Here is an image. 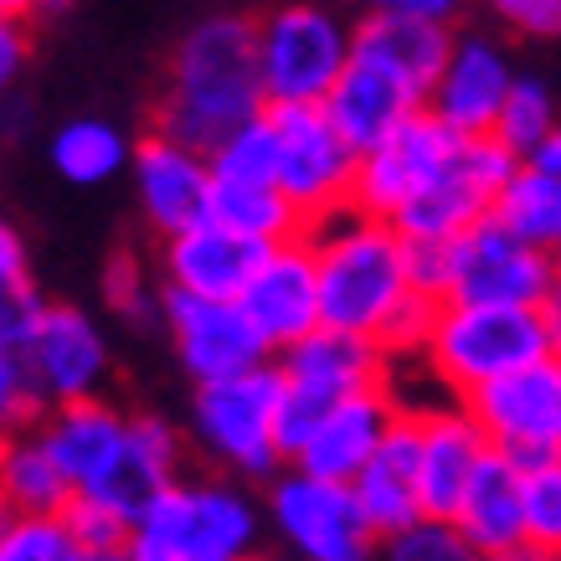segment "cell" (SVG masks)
Returning <instances> with one entry per match:
<instances>
[{
	"label": "cell",
	"mask_w": 561,
	"mask_h": 561,
	"mask_svg": "<svg viewBox=\"0 0 561 561\" xmlns=\"http://www.w3.org/2000/svg\"><path fill=\"white\" fill-rule=\"evenodd\" d=\"M263 108L268 93L257 78L253 16H206L175 42L171 83L154 103V129L211 150L221 135H232Z\"/></svg>",
	"instance_id": "6da1fadb"
},
{
	"label": "cell",
	"mask_w": 561,
	"mask_h": 561,
	"mask_svg": "<svg viewBox=\"0 0 561 561\" xmlns=\"http://www.w3.org/2000/svg\"><path fill=\"white\" fill-rule=\"evenodd\" d=\"M314 273H320V324L356 330L381 345V330L412 294V248L408 232L387 217L345 206L309 227Z\"/></svg>",
	"instance_id": "7a4b0ae2"
},
{
	"label": "cell",
	"mask_w": 561,
	"mask_h": 561,
	"mask_svg": "<svg viewBox=\"0 0 561 561\" xmlns=\"http://www.w3.org/2000/svg\"><path fill=\"white\" fill-rule=\"evenodd\" d=\"M263 541V505L232 479H171L135 515V561H248Z\"/></svg>",
	"instance_id": "3957f363"
},
{
	"label": "cell",
	"mask_w": 561,
	"mask_h": 561,
	"mask_svg": "<svg viewBox=\"0 0 561 561\" xmlns=\"http://www.w3.org/2000/svg\"><path fill=\"white\" fill-rule=\"evenodd\" d=\"M551 351L536 305H484V299H438L417 360L454 402L494 376Z\"/></svg>",
	"instance_id": "277c9868"
},
{
	"label": "cell",
	"mask_w": 561,
	"mask_h": 561,
	"mask_svg": "<svg viewBox=\"0 0 561 561\" xmlns=\"http://www.w3.org/2000/svg\"><path fill=\"white\" fill-rule=\"evenodd\" d=\"M284 371L263 360L253 371L196 381L191 397V443L206 459L238 479H273L284 454Z\"/></svg>",
	"instance_id": "5b68a950"
},
{
	"label": "cell",
	"mask_w": 561,
	"mask_h": 561,
	"mask_svg": "<svg viewBox=\"0 0 561 561\" xmlns=\"http://www.w3.org/2000/svg\"><path fill=\"white\" fill-rule=\"evenodd\" d=\"M278 371H284V423L278 427H284V454H294V443L314 427V417L330 402L371 391V387H387L391 356L371 335L314 324L305 341L278 351Z\"/></svg>",
	"instance_id": "8992f818"
},
{
	"label": "cell",
	"mask_w": 561,
	"mask_h": 561,
	"mask_svg": "<svg viewBox=\"0 0 561 561\" xmlns=\"http://www.w3.org/2000/svg\"><path fill=\"white\" fill-rule=\"evenodd\" d=\"M263 526L305 561H366L376 551V530L366 526L351 479H324L284 463V474L268 479Z\"/></svg>",
	"instance_id": "52a82bcc"
},
{
	"label": "cell",
	"mask_w": 561,
	"mask_h": 561,
	"mask_svg": "<svg viewBox=\"0 0 561 561\" xmlns=\"http://www.w3.org/2000/svg\"><path fill=\"white\" fill-rule=\"evenodd\" d=\"M257 78L268 103H324L351 62V26L330 5L294 0L253 21Z\"/></svg>",
	"instance_id": "ba28073f"
},
{
	"label": "cell",
	"mask_w": 561,
	"mask_h": 561,
	"mask_svg": "<svg viewBox=\"0 0 561 561\" xmlns=\"http://www.w3.org/2000/svg\"><path fill=\"white\" fill-rule=\"evenodd\" d=\"M484 427L490 448L511 454L520 469L546 463L561 454V351H541L526 366L494 376L479 391L463 397Z\"/></svg>",
	"instance_id": "9c48e42d"
},
{
	"label": "cell",
	"mask_w": 561,
	"mask_h": 561,
	"mask_svg": "<svg viewBox=\"0 0 561 561\" xmlns=\"http://www.w3.org/2000/svg\"><path fill=\"white\" fill-rule=\"evenodd\" d=\"M268 119L278 129V186L305 211L309 227L345 211L360 154L330 124L324 103H268Z\"/></svg>",
	"instance_id": "30bf717a"
},
{
	"label": "cell",
	"mask_w": 561,
	"mask_h": 561,
	"mask_svg": "<svg viewBox=\"0 0 561 561\" xmlns=\"http://www.w3.org/2000/svg\"><path fill=\"white\" fill-rule=\"evenodd\" d=\"M515 171V154L494 135H459L443 154L427 191L397 217L408 238H459L463 227L494 211V196Z\"/></svg>",
	"instance_id": "8fae6325"
},
{
	"label": "cell",
	"mask_w": 561,
	"mask_h": 561,
	"mask_svg": "<svg viewBox=\"0 0 561 561\" xmlns=\"http://www.w3.org/2000/svg\"><path fill=\"white\" fill-rule=\"evenodd\" d=\"M557 257L536 242L515 238L505 221L479 217L448 238V294L443 299H484V305H541Z\"/></svg>",
	"instance_id": "7c38bea8"
},
{
	"label": "cell",
	"mask_w": 561,
	"mask_h": 561,
	"mask_svg": "<svg viewBox=\"0 0 561 561\" xmlns=\"http://www.w3.org/2000/svg\"><path fill=\"white\" fill-rule=\"evenodd\" d=\"M160 320L171 330L175 360L186 366L191 381H217V376H238L273 360L268 341L257 335V324L248 320V309L238 299L165 289L160 294Z\"/></svg>",
	"instance_id": "4fadbf2b"
},
{
	"label": "cell",
	"mask_w": 561,
	"mask_h": 561,
	"mask_svg": "<svg viewBox=\"0 0 561 561\" xmlns=\"http://www.w3.org/2000/svg\"><path fill=\"white\" fill-rule=\"evenodd\" d=\"M454 129L438 119V114H408L391 135H381L371 150H360L356 160V191H351V206L371 211V217L397 221L417 196L427 191V181L438 175L443 154L454 145Z\"/></svg>",
	"instance_id": "5bb4252c"
},
{
	"label": "cell",
	"mask_w": 561,
	"mask_h": 561,
	"mask_svg": "<svg viewBox=\"0 0 561 561\" xmlns=\"http://www.w3.org/2000/svg\"><path fill=\"white\" fill-rule=\"evenodd\" d=\"M238 305L248 309V320L257 324V335L268 341L273 356L284 345L305 341L309 330L320 324V273H314L309 232L263 248L248 289L238 294Z\"/></svg>",
	"instance_id": "9a60e30c"
},
{
	"label": "cell",
	"mask_w": 561,
	"mask_h": 561,
	"mask_svg": "<svg viewBox=\"0 0 561 561\" xmlns=\"http://www.w3.org/2000/svg\"><path fill=\"white\" fill-rule=\"evenodd\" d=\"M21 351L32 360L47 408L51 402H72V397H99L108 387V371H114V351H108L103 324L78 305L42 309Z\"/></svg>",
	"instance_id": "2e32d148"
},
{
	"label": "cell",
	"mask_w": 561,
	"mask_h": 561,
	"mask_svg": "<svg viewBox=\"0 0 561 561\" xmlns=\"http://www.w3.org/2000/svg\"><path fill=\"white\" fill-rule=\"evenodd\" d=\"M515 83V62L505 42L490 32H454L438 78L427 88V114H438L454 135H490L494 114Z\"/></svg>",
	"instance_id": "e0dca14e"
},
{
	"label": "cell",
	"mask_w": 561,
	"mask_h": 561,
	"mask_svg": "<svg viewBox=\"0 0 561 561\" xmlns=\"http://www.w3.org/2000/svg\"><path fill=\"white\" fill-rule=\"evenodd\" d=\"M129 181H135L139 211L160 238H171V232L211 211V160H206V150L165 135V129L135 139Z\"/></svg>",
	"instance_id": "ac0fdd59"
},
{
	"label": "cell",
	"mask_w": 561,
	"mask_h": 561,
	"mask_svg": "<svg viewBox=\"0 0 561 561\" xmlns=\"http://www.w3.org/2000/svg\"><path fill=\"white\" fill-rule=\"evenodd\" d=\"M397 412H402V402H397L391 381L371 391H356V397H341V402H330L314 417V427L305 438L294 443L289 463L324 479H356L366 469V459L381 448L387 427L397 423Z\"/></svg>",
	"instance_id": "d6986e66"
},
{
	"label": "cell",
	"mask_w": 561,
	"mask_h": 561,
	"mask_svg": "<svg viewBox=\"0 0 561 561\" xmlns=\"http://www.w3.org/2000/svg\"><path fill=\"white\" fill-rule=\"evenodd\" d=\"M454 526L474 557L515 561L526 557V469L490 448L454 505Z\"/></svg>",
	"instance_id": "ffe728a7"
},
{
	"label": "cell",
	"mask_w": 561,
	"mask_h": 561,
	"mask_svg": "<svg viewBox=\"0 0 561 561\" xmlns=\"http://www.w3.org/2000/svg\"><path fill=\"white\" fill-rule=\"evenodd\" d=\"M268 242L248 238L238 227H227L217 217H202L171 232L160 248V268H165V289L206 294V299H238L253 278L257 257Z\"/></svg>",
	"instance_id": "44dd1931"
},
{
	"label": "cell",
	"mask_w": 561,
	"mask_h": 561,
	"mask_svg": "<svg viewBox=\"0 0 561 561\" xmlns=\"http://www.w3.org/2000/svg\"><path fill=\"white\" fill-rule=\"evenodd\" d=\"M490 454L484 427L463 402H433L417 408V494L427 515H454L463 484Z\"/></svg>",
	"instance_id": "7402d4cb"
},
{
	"label": "cell",
	"mask_w": 561,
	"mask_h": 561,
	"mask_svg": "<svg viewBox=\"0 0 561 561\" xmlns=\"http://www.w3.org/2000/svg\"><path fill=\"white\" fill-rule=\"evenodd\" d=\"M129 412H119L114 402L99 397H72V402H51L36 417V438L51 454V463L68 474L72 490H99V479L108 474V463L119 454Z\"/></svg>",
	"instance_id": "603a6c76"
},
{
	"label": "cell",
	"mask_w": 561,
	"mask_h": 561,
	"mask_svg": "<svg viewBox=\"0 0 561 561\" xmlns=\"http://www.w3.org/2000/svg\"><path fill=\"white\" fill-rule=\"evenodd\" d=\"M351 490H356L376 541L397 536L408 520L423 515V494H417V408L397 412V423L387 427V438L366 459V469L351 479Z\"/></svg>",
	"instance_id": "cb8c5ba5"
},
{
	"label": "cell",
	"mask_w": 561,
	"mask_h": 561,
	"mask_svg": "<svg viewBox=\"0 0 561 561\" xmlns=\"http://www.w3.org/2000/svg\"><path fill=\"white\" fill-rule=\"evenodd\" d=\"M448 47H454V21L360 11V21L351 26V57L387 68L391 78H402L408 88H417L423 103L443 68V57H448Z\"/></svg>",
	"instance_id": "d4e9b609"
},
{
	"label": "cell",
	"mask_w": 561,
	"mask_h": 561,
	"mask_svg": "<svg viewBox=\"0 0 561 561\" xmlns=\"http://www.w3.org/2000/svg\"><path fill=\"white\" fill-rule=\"evenodd\" d=\"M423 108V93L417 88H408L402 78H391L387 68H376V62H360V57H351L345 62V72L335 78V88L324 93V114H330V124L345 135V145L351 150H371L381 135H391L397 124L408 119V114H417Z\"/></svg>",
	"instance_id": "484cf974"
},
{
	"label": "cell",
	"mask_w": 561,
	"mask_h": 561,
	"mask_svg": "<svg viewBox=\"0 0 561 561\" xmlns=\"http://www.w3.org/2000/svg\"><path fill=\"white\" fill-rule=\"evenodd\" d=\"M181 459H186V448H181V433H175L165 417H150V412H135L129 427H124V443L114 463H108V474L99 479V490L108 505H119L129 520H135L145 505H150L154 494L165 490L171 479H181Z\"/></svg>",
	"instance_id": "4316f807"
},
{
	"label": "cell",
	"mask_w": 561,
	"mask_h": 561,
	"mask_svg": "<svg viewBox=\"0 0 561 561\" xmlns=\"http://www.w3.org/2000/svg\"><path fill=\"white\" fill-rule=\"evenodd\" d=\"M129 154H135V139L124 135L114 119H99V114H78L47 139L51 171L62 175L68 186L83 191L129 175Z\"/></svg>",
	"instance_id": "83f0119b"
},
{
	"label": "cell",
	"mask_w": 561,
	"mask_h": 561,
	"mask_svg": "<svg viewBox=\"0 0 561 561\" xmlns=\"http://www.w3.org/2000/svg\"><path fill=\"white\" fill-rule=\"evenodd\" d=\"M206 217L227 221V227H238L257 242H284L309 232L305 211L284 196L278 181H217L211 175V211Z\"/></svg>",
	"instance_id": "f1b7e54d"
},
{
	"label": "cell",
	"mask_w": 561,
	"mask_h": 561,
	"mask_svg": "<svg viewBox=\"0 0 561 561\" xmlns=\"http://www.w3.org/2000/svg\"><path fill=\"white\" fill-rule=\"evenodd\" d=\"M490 217L505 221L515 238H526L551 253L561 242V175H551L536 160H515V171L505 175Z\"/></svg>",
	"instance_id": "f546056e"
},
{
	"label": "cell",
	"mask_w": 561,
	"mask_h": 561,
	"mask_svg": "<svg viewBox=\"0 0 561 561\" xmlns=\"http://www.w3.org/2000/svg\"><path fill=\"white\" fill-rule=\"evenodd\" d=\"M68 500H72V484L51 463L42 438H36L32 427L16 433L11 454L0 463V511H62Z\"/></svg>",
	"instance_id": "4dcf8cb0"
},
{
	"label": "cell",
	"mask_w": 561,
	"mask_h": 561,
	"mask_svg": "<svg viewBox=\"0 0 561 561\" xmlns=\"http://www.w3.org/2000/svg\"><path fill=\"white\" fill-rule=\"evenodd\" d=\"M561 108H557V93L536 78V72H515L511 93L500 103V114H494V129L490 135L515 154V160H530L536 145H541L551 129H557Z\"/></svg>",
	"instance_id": "1f68e13d"
},
{
	"label": "cell",
	"mask_w": 561,
	"mask_h": 561,
	"mask_svg": "<svg viewBox=\"0 0 561 561\" xmlns=\"http://www.w3.org/2000/svg\"><path fill=\"white\" fill-rule=\"evenodd\" d=\"M47 309L42 289L32 278V257H26V242L11 221L0 217V345H26L36 314Z\"/></svg>",
	"instance_id": "d6a6232c"
},
{
	"label": "cell",
	"mask_w": 561,
	"mask_h": 561,
	"mask_svg": "<svg viewBox=\"0 0 561 561\" xmlns=\"http://www.w3.org/2000/svg\"><path fill=\"white\" fill-rule=\"evenodd\" d=\"M206 160L217 181H278V129H273L268 108L238 124L232 135H221L206 150Z\"/></svg>",
	"instance_id": "836d02e7"
},
{
	"label": "cell",
	"mask_w": 561,
	"mask_h": 561,
	"mask_svg": "<svg viewBox=\"0 0 561 561\" xmlns=\"http://www.w3.org/2000/svg\"><path fill=\"white\" fill-rule=\"evenodd\" d=\"M0 561H83L62 511L0 515Z\"/></svg>",
	"instance_id": "e575fe53"
},
{
	"label": "cell",
	"mask_w": 561,
	"mask_h": 561,
	"mask_svg": "<svg viewBox=\"0 0 561 561\" xmlns=\"http://www.w3.org/2000/svg\"><path fill=\"white\" fill-rule=\"evenodd\" d=\"M62 515H68V530H72V541H78V557L83 561L129 557V530H135V520H129L119 505H108L103 494L72 490V500L62 505Z\"/></svg>",
	"instance_id": "d590c367"
},
{
	"label": "cell",
	"mask_w": 561,
	"mask_h": 561,
	"mask_svg": "<svg viewBox=\"0 0 561 561\" xmlns=\"http://www.w3.org/2000/svg\"><path fill=\"white\" fill-rule=\"evenodd\" d=\"M526 557L561 561V454L526 469Z\"/></svg>",
	"instance_id": "8d00e7d4"
},
{
	"label": "cell",
	"mask_w": 561,
	"mask_h": 561,
	"mask_svg": "<svg viewBox=\"0 0 561 561\" xmlns=\"http://www.w3.org/2000/svg\"><path fill=\"white\" fill-rule=\"evenodd\" d=\"M381 546H387L391 561H474L469 541L454 526V515H427V511L417 520H408L397 536H387Z\"/></svg>",
	"instance_id": "74e56055"
},
{
	"label": "cell",
	"mask_w": 561,
	"mask_h": 561,
	"mask_svg": "<svg viewBox=\"0 0 561 561\" xmlns=\"http://www.w3.org/2000/svg\"><path fill=\"white\" fill-rule=\"evenodd\" d=\"M47 412V397L36 387V371L21 345H0V427L26 433L36 427V417Z\"/></svg>",
	"instance_id": "f35d334b"
},
{
	"label": "cell",
	"mask_w": 561,
	"mask_h": 561,
	"mask_svg": "<svg viewBox=\"0 0 561 561\" xmlns=\"http://www.w3.org/2000/svg\"><path fill=\"white\" fill-rule=\"evenodd\" d=\"M103 305L124 314V320L135 324H150L160 314V299L150 289V273L139 263L135 253H114L108 257V268H103Z\"/></svg>",
	"instance_id": "ab89813d"
},
{
	"label": "cell",
	"mask_w": 561,
	"mask_h": 561,
	"mask_svg": "<svg viewBox=\"0 0 561 561\" xmlns=\"http://www.w3.org/2000/svg\"><path fill=\"white\" fill-rule=\"evenodd\" d=\"M484 11L500 21V32L526 36V42L561 36V0H484Z\"/></svg>",
	"instance_id": "60d3db41"
},
{
	"label": "cell",
	"mask_w": 561,
	"mask_h": 561,
	"mask_svg": "<svg viewBox=\"0 0 561 561\" xmlns=\"http://www.w3.org/2000/svg\"><path fill=\"white\" fill-rule=\"evenodd\" d=\"M32 62V32H26V16L16 11H0V99L16 88V78Z\"/></svg>",
	"instance_id": "b9f144b4"
},
{
	"label": "cell",
	"mask_w": 561,
	"mask_h": 561,
	"mask_svg": "<svg viewBox=\"0 0 561 561\" xmlns=\"http://www.w3.org/2000/svg\"><path fill=\"white\" fill-rule=\"evenodd\" d=\"M408 248H412V284L427 299H443L448 294V238H408Z\"/></svg>",
	"instance_id": "7bdbcfd3"
},
{
	"label": "cell",
	"mask_w": 561,
	"mask_h": 561,
	"mask_svg": "<svg viewBox=\"0 0 561 561\" xmlns=\"http://www.w3.org/2000/svg\"><path fill=\"white\" fill-rule=\"evenodd\" d=\"M356 11H387V16H427V21H454L463 0H356Z\"/></svg>",
	"instance_id": "ee69618b"
},
{
	"label": "cell",
	"mask_w": 561,
	"mask_h": 561,
	"mask_svg": "<svg viewBox=\"0 0 561 561\" xmlns=\"http://www.w3.org/2000/svg\"><path fill=\"white\" fill-rule=\"evenodd\" d=\"M536 314H541L546 345H551V351H561V268L551 273V284H546V294H541V305H536Z\"/></svg>",
	"instance_id": "f6af8a7d"
},
{
	"label": "cell",
	"mask_w": 561,
	"mask_h": 561,
	"mask_svg": "<svg viewBox=\"0 0 561 561\" xmlns=\"http://www.w3.org/2000/svg\"><path fill=\"white\" fill-rule=\"evenodd\" d=\"M530 160H536V165H546L551 175H561V119H557V129L536 145V154H530Z\"/></svg>",
	"instance_id": "bcb514c9"
},
{
	"label": "cell",
	"mask_w": 561,
	"mask_h": 561,
	"mask_svg": "<svg viewBox=\"0 0 561 561\" xmlns=\"http://www.w3.org/2000/svg\"><path fill=\"white\" fill-rule=\"evenodd\" d=\"M72 0H26V16H57V11H68Z\"/></svg>",
	"instance_id": "7dc6e473"
},
{
	"label": "cell",
	"mask_w": 561,
	"mask_h": 561,
	"mask_svg": "<svg viewBox=\"0 0 561 561\" xmlns=\"http://www.w3.org/2000/svg\"><path fill=\"white\" fill-rule=\"evenodd\" d=\"M11 443H16V433H11V427H0V463H5V454H11Z\"/></svg>",
	"instance_id": "c3c4849f"
},
{
	"label": "cell",
	"mask_w": 561,
	"mask_h": 561,
	"mask_svg": "<svg viewBox=\"0 0 561 561\" xmlns=\"http://www.w3.org/2000/svg\"><path fill=\"white\" fill-rule=\"evenodd\" d=\"M0 11H16V16H26V0H0Z\"/></svg>",
	"instance_id": "681fc988"
},
{
	"label": "cell",
	"mask_w": 561,
	"mask_h": 561,
	"mask_svg": "<svg viewBox=\"0 0 561 561\" xmlns=\"http://www.w3.org/2000/svg\"><path fill=\"white\" fill-rule=\"evenodd\" d=\"M551 257H557V268H561V242H557V248H551Z\"/></svg>",
	"instance_id": "f907efd6"
},
{
	"label": "cell",
	"mask_w": 561,
	"mask_h": 561,
	"mask_svg": "<svg viewBox=\"0 0 561 561\" xmlns=\"http://www.w3.org/2000/svg\"><path fill=\"white\" fill-rule=\"evenodd\" d=\"M0 515H5V511H0Z\"/></svg>",
	"instance_id": "816d5d0a"
}]
</instances>
